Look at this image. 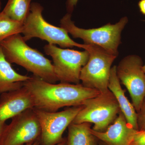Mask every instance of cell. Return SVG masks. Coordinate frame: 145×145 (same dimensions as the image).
<instances>
[{
	"instance_id": "obj_1",
	"label": "cell",
	"mask_w": 145,
	"mask_h": 145,
	"mask_svg": "<svg viewBox=\"0 0 145 145\" xmlns=\"http://www.w3.org/2000/svg\"><path fill=\"white\" fill-rule=\"evenodd\" d=\"M24 86L32 96L34 108L51 112L64 107L82 106L86 100L101 93L80 83L53 84L34 75L25 82Z\"/></svg>"
},
{
	"instance_id": "obj_2",
	"label": "cell",
	"mask_w": 145,
	"mask_h": 145,
	"mask_svg": "<svg viewBox=\"0 0 145 145\" xmlns=\"http://www.w3.org/2000/svg\"><path fill=\"white\" fill-rule=\"evenodd\" d=\"M6 59L20 66L33 75L50 83L58 81L51 61L27 44L21 34L9 36L0 43Z\"/></svg>"
},
{
	"instance_id": "obj_3",
	"label": "cell",
	"mask_w": 145,
	"mask_h": 145,
	"mask_svg": "<svg viewBox=\"0 0 145 145\" xmlns=\"http://www.w3.org/2000/svg\"><path fill=\"white\" fill-rule=\"evenodd\" d=\"M128 22L127 18L124 17L114 24L108 23L99 28L85 29L76 26L71 20V14L67 13L61 19L60 27L73 38L82 39L84 44L97 46L117 56L121 34Z\"/></svg>"
},
{
	"instance_id": "obj_4",
	"label": "cell",
	"mask_w": 145,
	"mask_h": 145,
	"mask_svg": "<svg viewBox=\"0 0 145 145\" xmlns=\"http://www.w3.org/2000/svg\"><path fill=\"white\" fill-rule=\"evenodd\" d=\"M43 9L39 3H31L30 11L24 22L21 33L25 42L37 38L46 41L49 44L59 45L62 48L77 47L85 50L87 44L76 42L71 39L64 29L46 22L43 17Z\"/></svg>"
},
{
	"instance_id": "obj_5",
	"label": "cell",
	"mask_w": 145,
	"mask_h": 145,
	"mask_svg": "<svg viewBox=\"0 0 145 145\" xmlns=\"http://www.w3.org/2000/svg\"><path fill=\"white\" fill-rule=\"evenodd\" d=\"M82 105L72 123H93L92 129L98 132L105 131L121 111L115 96L109 89L86 100Z\"/></svg>"
},
{
	"instance_id": "obj_6",
	"label": "cell",
	"mask_w": 145,
	"mask_h": 145,
	"mask_svg": "<svg viewBox=\"0 0 145 145\" xmlns=\"http://www.w3.org/2000/svg\"><path fill=\"white\" fill-rule=\"evenodd\" d=\"M85 50L89 53V58L81 70L82 84L100 92L107 91L111 65L117 56L93 45L87 44Z\"/></svg>"
},
{
	"instance_id": "obj_7",
	"label": "cell",
	"mask_w": 145,
	"mask_h": 145,
	"mask_svg": "<svg viewBox=\"0 0 145 145\" xmlns=\"http://www.w3.org/2000/svg\"><path fill=\"white\" fill-rule=\"evenodd\" d=\"M45 53L52 57L55 75L60 83L80 84L81 70L87 63L89 53L62 48L55 45H46Z\"/></svg>"
},
{
	"instance_id": "obj_8",
	"label": "cell",
	"mask_w": 145,
	"mask_h": 145,
	"mask_svg": "<svg viewBox=\"0 0 145 145\" xmlns=\"http://www.w3.org/2000/svg\"><path fill=\"white\" fill-rule=\"evenodd\" d=\"M83 107L72 106L54 112L34 108L41 128V145H55L63 142V133Z\"/></svg>"
},
{
	"instance_id": "obj_9",
	"label": "cell",
	"mask_w": 145,
	"mask_h": 145,
	"mask_svg": "<svg viewBox=\"0 0 145 145\" xmlns=\"http://www.w3.org/2000/svg\"><path fill=\"white\" fill-rule=\"evenodd\" d=\"M41 128L34 108L28 109L11 119L7 125L1 145H25L40 140Z\"/></svg>"
},
{
	"instance_id": "obj_10",
	"label": "cell",
	"mask_w": 145,
	"mask_h": 145,
	"mask_svg": "<svg viewBox=\"0 0 145 145\" xmlns=\"http://www.w3.org/2000/svg\"><path fill=\"white\" fill-rule=\"evenodd\" d=\"M142 58L135 54L124 58L117 66V77L129 92L137 112L145 98V72Z\"/></svg>"
},
{
	"instance_id": "obj_11",
	"label": "cell",
	"mask_w": 145,
	"mask_h": 145,
	"mask_svg": "<svg viewBox=\"0 0 145 145\" xmlns=\"http://www.w3.org/2000/svg\"><path fill=\"white\" fill-rule=\"evenodd\" d=\"M34 108L29 91L24 86L0 95V123L6 122L28 109Z\"/></svg>"
},
{
	"instance_id": "obj_12",
	"label": "cell",
	"mask_w": 145,
	"mask_h": 145,
	"mask_svg": "<svg viewBox=\"0 0 145 145\" xmlns=\"http://www.w3.org/2000/svg\"><path fill=\"white\" fill-rule=\"evenodd\" d=\"M127 123L121 111L113 122L103 132L91 129V133L97 139L107 145H130L137 131Z\"/></svg>"
},
{
	"instance_id": "obj_13",
	"label": "cell",
	"mask_w": 145,
	"mask_h": 145,
	"mask_svg": "<svg viewBox=\"0 0 145 145\" xmlns=\"http://www.w3.org/2000/svg\"><path fill=\"white\" fill-rule=\"evenodd\" d=\"M108 88L115 96L120 110L124 115L127 123L134 129L138 130L137 112L133 104L131 103L125 95V91L122 89L117 77L116 66L111 68Z\"/></svg>"
},
{
	"instance_id": "obj_14",
	"label": "cell",
	"mask_w": 145,
	"mask_h": 145,
	"mask_svg": "<svg viewBox=\"0 0 145 145\" xmlns=\"http://www.w3.org/2000/svg\"><path fill=\"white\" fill-rule=\"evenodd\" d=\"M6 59L0 45V95L22 88L30 76L20 74Z\"/></svg>"
},
{
	"instance_id": "obj_15",
	"label": "cell",
	"mask_w": 145,
	"mask_h": 145,
	"mask_svg": "<svg viewBox=\"0 0 145 145\" xmlns=\"http://www.w3.org/2000/svg\"><path fill=\"white\" fill-rule=\"evenodd\" d=\"M91 123H71L68 127L67 145H96V138L91 131Z\"/></svg>"
},
{
	"instance_id": "obj_16",
	"label": "cell",
	"mask_w": 145,
	"mask_h": 145,
	"mask_svg": "<svg viewBox=\"0 0 145 145\" xmlns=\"http://www.w3.org/2000/svg\"><path fill=\"white\" fill-rule=\"evenodd\" d=\"M32 0H8L2 11L14 20L24 24L30 11Z\"/></svg>"
},
{
	"instance_id": "obj_17",
	"label": "cell",
	"mask_w": 145,
	"mask_h": 145,
	"mask_svg": "<svg viewBox=\"0 0 145 145\" xmlns=\"http://www.w3.org/2000/svg\"><path fill=\"white\" fill-rule=\"evenodd\" d=\"M23 24L14 20L3 11L0 12V43L9 36L21 34Z\"/></svg>"
},
{
	"instance_id": "obj_18",
	"label": "cell",
	"mask_w": 145,
	"mask_h": 145,
	"mask_svg": "<svg viewBox=\"0 0 145 145\" xmlns=\"http://www.w3.org/2000/svg\"><path fill=\"white\" fill-rule=\"evenodd\" d=\"M137 113V125L139 130L145 129V98Z\"/></svg>"
},
{
	"instance_id": "obj_19",
	"label": "cell",
	"mask_w": 145,
	"mask_h": 145,
	"mask_svg": "<svg viewBox=\"0 0 145 145\" xmlns=\"http://www.w3.org/2000/svg\"><path fill=\"white\" fill-rule=\"evenodd\" d=\"M130 145H145V129L136 131Z\"/></svg>"
},
{
	"instance_id": "obj_20",
	"label": "cell",
	"mask_w": 145,
	"mask_h": 145,
	"mask_svg": "<svg viewBox=\"0 0 145 145\" xmlns=\"http://www.w3.org/2000/svg\"><path fill=\"white\" fill-rule=\"evenodd\" d=\"M79 0H67L66 2V7L67 13L71 14L73 12L74 8L77 5Z\"/></svg>"
},
{
	"instance_id": "obj_21",
	"label": "cell",
	"mask_w": 145,
	"mask_h": 145,
	"mask_svg": "<svg viewBox=\"0 0 145 145\" xmlns=\"http://www.w3.org/2000/svg\"><path fill=\"white\" fill-rule=\"evenodd\" d=\"M7 125L6 122L0 123V145H1L3 136Z\"/></svg>"
},
{
	"instance_id": "obj_22",
	"label": "cell",
	"mask_w": 145,
	"mask_h": 145,
	"mask_svg": "<svg viewBox=\"0 0 145 145\" xmlns=\"http://www.w3.org/2000/svg\"><path fill=\"white\" fill-rule=\"evenodd\" d=\"M138 7L140 12L143 15H145V0H140L138 3Z\"/></svg>"
},
{
	"instance_id": "obj_23",
	"label": "cell",
	"mask_w": 145,
	"mask_h": 145,
	"mask_svg": "<svg viewBox=\"0 0 145 145\" xmlns=\"http://www.w3.org/2000/svg\"><path fill=\"white\" fill-rule=\"evenodd\" d=\"M37 142H38L32 143V144H28L25 145H40L39 144V143H38ZM55 145H67V140H64L63 142H61L59 143V144H57Z\"/></svg>"
},
{
	"instance_id": "obj_24",
	"label": "cell",
	"mask_w": 145,
	"mask_h": 145,
	"mask_svg": "<svg viewBox=\"0 0 145 145\" xmlns=\"http://www.w3.org/2000/svg\"><path fill=\"white\" fill-rule=\"evenodd\" d=\"M1 6H2V3L1 1V0H0V10L1 9Z\"/></svg>"
},
{
	"instance_id": "obj_25",
	"label": "cell",
	"mask_w": 145,
	"mask_h": 145,
	"mask_svg": "<svg viewBox=\"0 0 145 145\" xmlns=\"http://www.w3.org/2000/svg\"><path fill=\"white\" fill-rule=\"evenodd\" d=\"M143 70H144V71L145 72V64L144 65V66H143Z\"/></svg>"
},
{
	"instance_id": "obj_26",
	"label": "cell",
	"mask_w": 145,
	"mask_h": 145,
	"mask_svg": "<svg viewBox=\"0 0 145 145\" xmlns=\"http://www.w3.org/2000/svg\"><path fill=\"white\" fill-rule=\"evenodd\" d=\"M106 145H107L106 144Z\"/></svg>"
}]
</instances>
